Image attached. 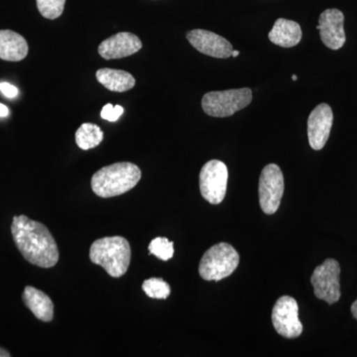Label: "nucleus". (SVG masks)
I'll return each mask as SVG.
<instances>
[{"mask_svg": "<svg viewBox=\"0 0 357 357\" xmlns=\"http://www.w3.org/2000/svg\"><path fill=\"white\" fill-rule=\"evenodd\" d=\"M297 79H298L297 76H292L293 81H297Z\"/></svg>", "mask_w": 357, "mask_h": 357, "instance_id": "28", "label": "nucleus"}, {"mask_svg": "<svg viewBox=\"0 0 357 357\" xmlns=\"http://www.w3.org/2000/svg\"><path fill=\"white\" fill-rule=\"evenodd\" d=\"M340 276V266L337 260L328 258L323 264L319 265L311 277L314 296L328 305L338 302L342 295Z\"/></svg>", "mask_w": 357, "mask_h": 357, "instance_id": "7", "label": "nucleus"}, {"mask_svg": "<svg viewBox=\"0 0 357 357\" xmlns=\"http://www.w3.org/2000/svg\"><path fill=\"white\" fill-rule=\"evenodd\" d=\"M284 176L280 167L269 164L263 169L259 178L260 208L266 215H273L280 206L284 194Z\"/></svg>", "mask_w": 357, "mask_h": 357, "instance_id": "8", "label": "nucleus"}, {"mask_svg": "<svg viewBox=\"0 0 357 357\" xmlns=\"http://www.w3.org/2000/svg\"><path fill=\"white\" fill-rule=\"evenodd\" d=\"M229 181V170L220 160L206 162L199 173V191L211 204L222 203L225 198Z\"/></svg>", "mask_w": 357, "mask_h": 357, "instance_id": "6", "label": "nucleus"}, {"mask_svg": "<svg viewBox=\"0 0 357 357\" xmlns=\"http://www.w3.org/2000/svg\"><path fill=\"white\" fill-rule=\"evenodd\" d=\"M150 255L156 256L159 259L167 261L174 255V243L167 237H156L149 244Z\"/></svg>", "mask_w": 357, "mask_h": 357, "instance_id": "20", "label": "nucleus"}, {"mask_svg": "<svg viewBox=\"0 0 357 357\" xmlns=\"http://www.w3.org/2000/svg\"><path fill=\"white\" fill-rule=\"evenodd\" d=\"M351 310L352 316H354V318L357 321V299L352 303Z\"/></svg>", "mask_w": 357, "mask_h": 357, "instance_id": "25", "label": "nucleus"}, {"mask_svg": "<svg viewBox=\"0 0 357 357\" xmlns=\"http://www.w3.org/2000/svg\"><path fill=\"white\" fill-rule=\"evenodd\" d=\"M9 114V110L7 109L6 105L0 103V117H6Z\"/></svg>", "mask_w": 357, "mask_h": 357, "instance_id": "24", "label": "nucleus"}, {"mask_svg": "<svg viewBox=\"0 0 357 357\" xmlns=\"http://www.w3.org/2000/svg\"><path fill=\"white\" fill-rule=\"evenodd\" d=\"M272 323L275 331L282 337H300L303 333V325L299 319L297 301L290 296L279 298L272 310Z\"/></svg>", "mask_w": 357, "mask_h": 357, "instance_id": "9", "label": "nucleus"}, {"mask_svg": "<svg viewBox=\"0 0 357 357\" xmlns=\"http://www.w3.org/2000/svg\"><path fill=\"white\" fill-rule=\"evenodd\" d=\"M98 83L112 91L123 93L134 88L136 81L132 75L122 70L100 69L96 74Z\"/></svg>", "mask_w": 357, "mask_h": 357, "instance_id": "17", "label": "nucleus"}, {"mask_svg": "<svg viewBox=\"0 0 357 357\" xmlns=\"http://www.w3.org/2000/svg\"><path fill=\"white\" fill-rule=\"evenodd\" d=\"M333 123L332 107L326 103L317 105L307 119V138L314 150L325 147Z\"/></svg>", "mask_w": 357, "mask_h": 357, "instance_id": "11", "label": "nucleus"}, {"mask_svg": "<svg viewBox=\"0 0 357 357\" xmlns=\"http://www.w3.org/2000/svg\"><path fill=\"white\" fill-rule=\"evenodd\" d=\"M102 140V130L96 124L84 123L77 130L76 142L81 149L89 150L98 146Z\"/></svg>", "mask_w": 357, "mask_h": 357, "instance_id": "18", "label": "nucleus"}, {"mask_svg": "<svg viewBox=\"0 0 357 357\" xmlns=\"http://www.w3.org/2000/svg\"><path fill=\"white\" fill-rule=\"evenodd\" d=\"M89 259L102 266L109 276L119 278L130 265V244L122 236L102 237L91 244Z\"/></svg>", "mask_w": 357, "mask_h": 357, "instance_id": "3", "label": "nucleus"}, {"mask_svg": "<svg viewBox=\"0 0 357 357\" xmlns=\"http://www.w3.org/2000/svg\"><path fill=\"white\" fill-rule=\"evenodd\" d=\"M39 13L47 20H57L63 14L66 0H36Z\"/></svg>", "mask_w": 357, "mask_h": 357, "instance_id": "21", "label": "nucleus"}, {"mask_svg": "<svg viewBox=\"0 0 357 357\" xmlns=\"http://www.w3.org/2000/svg\"><path fill=\"white\" fill-rule=\"evenodd\" d=\"M187 39L195 49L210 57L227 59L234 51L230 42L208 30H192L187 33Z\"/></svg>", "mask_w": 357, "mask_h": 357, "instance_id": "12", "label": "nucleus"}, {"mask_svg": "<svg viewBox=\"0 0 357 357\" xmlns=\"http://www.w3.org/2000/svg\"><path fill=\"white\" fill-rule=\"evenodd\" d=\"M302 36L301 26L295 21L285 18L277 20L271 31L268 34L272 43L283 48H291L299 44Z\"/></svg>", "mask_w": 357, "mask_h": 357, "instance_id": "15", "label": "nucleus"}, {"mask_svg": "<svg viewBox=\"0 0 357 357\" xmlns=\"http://www.w3.org/2000/svg\"><path fill=\"white\" fill-rule=\"evenodd\" d=\"M23 302L26 307L34 314L37 319L42 321H51L54 318V304L49 297L38 289L27 286L22 295Z\"/></svg>", "mask_w": 357, "mask_h": 357, "instance_id": "16", "label": "nucleus"}, {"mask_svg": "<svg viewBox=\"0 0 357 357\" xmlns=\"http://www.w3.org/2000/svg\"><path fill=\"white\" fill-rule=\"evenodd\" d=\"M11 232L18 250L28 262L41 268L57 264L60 257L57 243L43 223L26 215L14 217Z\"/></svg>", "mask_w": 357, "mask_h": 357, "instance_id": "1", "label": "nucleus"}, {"mask_svg": "<svg viewBox=\"0 0 357 357\" xmlns=\"http://www.w3.org/2000/svg\"><path fill=\"white\" fill-rule=\"evenodd\" d=\"M142 289L152 299H167L171 294L170 286L161 278L147 279L143 282Z\"/></svg>", "mask_w": 357, "mask_h": 357, "instance_id": "19", "label": "nucleus"}, {"mask_svg": "<svg viewBox=\"0 0 357 357\" xmlns=\"http://www.w3.org/2000/svg\"><path fill=\"white\" fill-rule=\"evenodd\" d=\"M123 112V107H121V105H115L114 107L110 103H107V105L103 107L100 115H102V119H105V121L114 122L121 116Z\"/></svg>", "mask_w": 357, "mask_h": 357, "instance_id": "22", "label": "nucleus"}, {"mask_svg": "<svg viewBox=\"0 0 357 357\" xmlns=\"http://www.w3.org/2000/svg\"><path fill=\"white\" fill-rule=\"evenodd\" d=\"M141 48L142 42L135 34L121 32L102 41L98 51L105 60H114L134 55Z\"/></svg>", "mask_w": 357, "mask_h": 357, "instance_id": "13", "label": "nucleus"}, {"mask_svg": "<svg viewBox=\"0 0 357 357\" xmlns=\"http://www.w3.org/2000/svg\"><path fill=\"white\" fill-rule=\"evenodd\" d=\"M344 22V13L337 8L326 9L319 15V25L317 26V29L319 30L321 42L328 48L337 51L344 47L345 41H347Z\"/></svg>", "mask_w": 357, "mask_h": 357, "instance_id": "10", "label": "nucleus"}, {"mask_svg": "<svg viewBox=\"0 0 357 357\" xmlns=\"http://www.w3.org/2000/svg\"><path fill=\"white\" fill-rule=\"evenodd\" d=\"M252 102V91L248 88L211 91L202 100L204 112L210 116H231Z\"/></svg>", "mask_w": 357, "mask_h": 357, "instance_id": "5", "label": "nucleus"}, {"mask_svg": "<svg viewBox=\"0 0 357 357\" xmlns=\"http://www.w3.org/2000/svg\"><path fill=\"white\" fill-rule=\"evenodd\" d=\"M10 356V354L8 351H6V349L0 347V357H9Z\"/></svg>", "mask_w": 357, "mask_h": 357, "instance_id": "26", "label": "nucleus"}, {"mask_svg": "<svg viewBox=\"0 0 357 357\" xmlns=\"http://www.w3.org/2000/svg\"><path fill=\"white\" fill-rule=\"evenodd\" d=\"M27 41L11 30H0V59L8 62H20L27 56Z\"/></svg>", "mask_w": 357, "mask_h": 357, "instance_id": "14", "label": "nucleus"}, {"mask_svg": "<svg viewBox=\"0 0 357 357\" xmlns=\"http://www.w3.org/2000/svg\"><path fill=\"white\" fill-rule=\"evenodd\" d=\"M239 264V255L234 246L220 243L204 252L199 265V274L206 281H220L230 276Z\"/></svg>", "mask_w": 357, "mask_h": 357, "instance_id": "4", "label": "nucleus"}, {"mask_svg": "<svg viewBox=\"0 0 357 357\" xmlns=\"http://www.w3.org/2000/svg\"><path fill=\"white\" fill-rule=\"evenodd\" d=\"M238 55H239V51H236V50L232 51L231 57L236 58Z\"/></svg>", "mask_w": 357, "mask_h": 357, "instance_id": "27", "label": "nucleus"}, {"mask_svg": "<svg viewBox=\"0 0 357 357\" xmlns=\"http://www.w3.org/2000/svg\"><path fill=\"white\" fill-rule=\"evenodd\" d=\"M0 91L9 98H15L18 95L17 88L13 86V84L6 83V82L0 83Z\"/></svg>", "mask_w": 357, "mask_h": 357, "instance_id": "23", "label": "nucleus"}, {"mask_svg": "<svg viewBox=\"0 0 357 357\" xmlns=\"http://www.w3.org/2000/svg\"><path fill=\"white\" fill-rule=\"evenodd\" d=\"M140 178L139 167L130 162H119L103 167L93 174L91 189L100 198H112L132 190Z\"/></svg>", "mask_w": 357, "mask_h": 357, "instance_id": "2", "label": "nucleus"}]
</instances>
